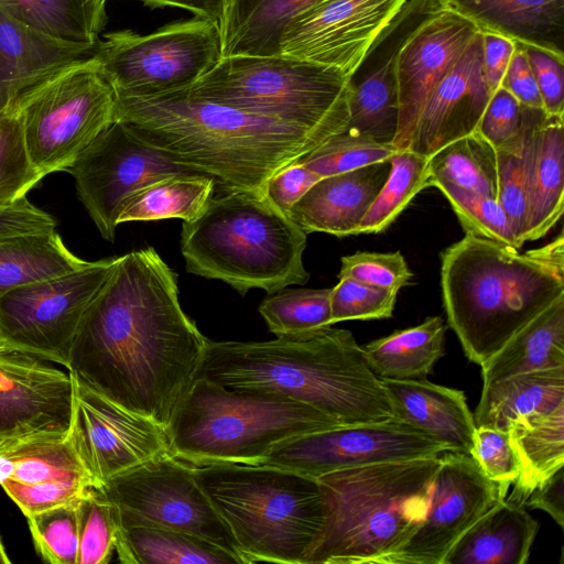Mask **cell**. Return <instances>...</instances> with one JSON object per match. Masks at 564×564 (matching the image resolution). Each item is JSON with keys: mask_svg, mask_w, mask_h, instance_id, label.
Instances as JSON below:
<instances>
[{"mask_svg": "<svg viewBox=\"0 0 564 564\" xmlns=\"http://www.w3.org/2000/svg\"><path fill=\"white\" fill-rule=\"evenodd\" d=\"M207 340L182 310L177 274L150 247L117 257L79 323L66 370L166 429Z\"/></svg>", "mask_w": 564, "mask_h": 564, "instance_id": "cell-1", "label": "cell"}, {"mask_svg": "<svg viewBox=\"0 0 564 564\" xmlns=\"http://www.w3.org/2000/svg\"><path fill=\"white\" fill-rule=\"evenodd\" d=\"M115 121L180 164L214 178L224 192L261 191L279 170L324 141L300 128L188 94H116Z\"/></svg>", "mask_w": 564, "mask_h": 564, "instance_id": "cell-2", "label": "cell"}, {"mask_svg": "<svg viewBox=\"0 0 564 564\" xmlns=\"http://www.w3.org/2000/svg\"><path fill=\"white\" fill-rule=\"evenodd\" d=\"M196 378L228 389L289 398L341 425L393 417L362 347L351 332L330 325L269 341L208 339Z\"/></svg>", "mask_w": 564, "mask_h": 564, "instance_id": "cell-3", "label": "cell"}, {"mask_svg": "<svg viewBox=\"0 0 564 564\" xmlns=\"http://www.w3.org/2000/svg\"><path fill=\"white\" fill-rule=\"evenodd\" d=\"M441 258L447 324L465 356L479 366L564 295L562 232L547 245L524 253L465 234Z\"/></svg>", "mask_w": 564, "mask_h": 564, "instance_id": "cell-4", "label": "cell"}, {"mask_svg": "<svg viewBox=\"0 0 564 564\" xmlns=\"http://www.w3.org/2000/svg\"><path fill=\"white\" fill-rule=\"evenodd\" d=\"M440 455L317 477L325 520L306 564H388L426 517Z\"/></svg>", "mask_w": 564, "mask_h": 564, "instance_id": "cell-5", "label": "cell"}, {"mask_svg": "<svg viewBox=\"0 0 564 564\" xmlns=\"http://www.w3.org/2000/svg\"><path fill=\"white\" fill-rule=\"evenodd\" d=\"M306 234L261 191H225L183 221L181 252L189 273L220 280L241 295L305 284Z\"/></svg>", "mask_w": 564, "mask_h": 564, "instance_id": "cell-6", "label": "cell"}, {"mask_svg": "<svg viewBox=\"0 0 564 564\" xmlns=\"http://www.w3.org/2000/svg\"><path fill=\"white\" fill-rule=\"evenodd\" d=\"M192 465L245 564H306L325 520L316 478L260 465Z\"/></svg>", "mask_w": 564, "mask_h": 564, "instance_id": "cell-7", "label": "cell"}, {"mask_svg": "<svg viewBox=\"0 0 564 564\" xmlns=\"http://www.w3.org/2000/svg\"><path fill=\"white\" fill-rule=\"evenodd\" d=\"M340 425L289 398L196 378L166 431L171 454L191 464L253 465L280 442Z\"/></svg>", "mask_w": 564, "mask_h": 564, "instance_id": "cell-8", "label": "cell"}, {"mask_svg": "<svg viewBox=\"0 0 564 564\" xmlns=\"http://www.w3.org/2000/svg\"><path fill=\"white\" fill-rule=\"evenodd\" d=\"M189 95L283 122L326 141L346 130L348 78L284 55H232L187 88Z\"/></svg>", "mask_w": 564, "mask_h": 564, "instance_id": "cell-9", "label": "cell"}, {"mask_svg": "<svg viewBox=\"0 0 564 564\" xmlns=\"http://www.w3.org/2000/svg\"><path fill=\"white\" fill-rule=\"evenodd\" d=\"M116 93L94 56L75 61L23 91L15 104L39 174L67 171L115 122Z\"/></svg>", "mask_w": 564, "mask_h": 564, "instance_id": "cell-10", "label": "cell"}, {"mask_svg": "<svg viewBox=\"0 0 564 564\" xmlns=\"http://www.w3.org/2000/svg\"><path fill=\"white\" fill-rule=\"evenodd\" d=\"M220 51L216 25L195 17L149 34L109 32L93 56L117 95L148 97L189 88L216 65Z\"/></svg>", "mask_w": 564, "mask_h": 564, "instance_id": "cell-11", "label": "cell"}, {"mask_svg": "<svg viewBox=\"0 0 564 564\" xmlns=\"http://www.w3.org/2000/svg\"><path fill=\"white\" fill-rule=\"evenodd\" d=\"M98 489L115 506L119 524H151L189 533L245 564L231 532L188 462L167 453L109 479Z\"/></svg>", "mask_w": 564, "mask_h": 564, "instance_id": "cell-12", "label": "cell"}, {"mask_svg": "<svg viewBox=\"0 0 564 564\" xmlns=\"http://www.w3.org/2000/svg\"><path fill=\"white\" fill-rule=\"evenodd\" d=\"M116 260L117 257L89 262L1 295L0 335L4 346L67 369L79 323Z\"/></svg>", "mask_w": 564, "mask_h": 564, "instance_id": "cell-13", "label": "cell"}, {"mask_svg": "<svg viewBox=\"0 0 564 564\" xmlns=\"http://www.w3.org/2000/svg\"><path fill=\"white\" fill-rule=\"evenodd\" d=\"M446 451L449 447L438 438L393 416L285 440L253 465L317 478L340 469L438 456Z\"/></svg>", "mask_w": 564, "mask_h": 564, "instance_id": "cell-14", "label": "cell"}, {"mask_svg": "<svg viewBox=\"0 0 564 564\" xmlns=\"http://www.w3.org/2000/svg\"><path fill=\"white\" fill-rule=\"evenodd\" d=\"M66 172L101 237L110 242L131 194L166 176L197 173L142 142L119 121L98 134Z\"/></svg>", "mask_w": 564, "mask_h": 564, "instance_id": "cell-15", "label": "cell"}, {"mask_svg": "<svg viewBox=\"0 0 564 564\" xmlns=\"http://www.w3.org/2000/svg\"><path fill=\"white\" fill-rule=\"evenodd\" d=\"M73 379L68 437L95 488L148 460L171 453L167 431Z\"/></svg>", "mask_w": 564, "mask_h": 564, "instance_id": "cell-16", "label": "cell"}, {"mask_svg": "<svg viewBox=\"0 0 564 564\" xmlns=\"http://www.w3.org/2000/svg\"><path fill=\"white\" fill-rule=\"evenodd\" d=\"M406 0H317L280 37V54L333 68L348 79Z\"/></svg>", "mask_w": 564, "mask_h": 564, "instance_id": "cell-17", "label": "cell"}, {"mask_svg": "<svg viewBox=\"0 0 564 564\" xmlns=\"http://www.w3.org/2000/svg\"><path fill=\"white\" fill-rule=\"evenodd\" d=\"M502 498L470 454L440 455L425 519L388 564H443L462 535Z\"/></svg>", "mask_w": 564, "mask_h": 564, "instance_id": "cell-18", "label": "cell"}, {"mask_svg": "<svg viewBox=\"0 0 564 564\" xmlns=\"http://www.w3.org/2000/svg\"><path fill=\"white\" fill-rule=\"evenodd\" d=\"M73 379L55 364L30 352L0 348V436L15 443L67 436Z\"/></svg>", "mask_w": 564, "mask_h": 564, "instance_id": "cell-19", "label": "cell"}, {"mask_svg": "<svg viewBox=\"0 0 564 564\" xmlns=\"http://www.w3.org/2000/svg\"><path fill=\"white\" fill-rule=\"evenodd\" d=\"M442 0H406L383 29L348 79L346 131L392 144L398 131L395 68L399 51Z\"/></svg>", "mask_w": 564, "mask_h": 564, "instance_id": "cell-20", "label": "cell"}, {"mask_svg": "<svg viewBox=\"0 0 564 564\" xmlns=\"http://www.w3.org/2000/svg\"><path fill=\"white\" fill-rule=\"evenodd\" d=\"M479 31L443 3L403 43L395 68L399 122L392 144L398 150L409 149L426 99Z\"/></svg>", "mask_w": 564, "mask_h": 564, "instance_id": "cell-21", "label": "cell"}, {"mask_svg": "<svg viewBox=\"0 0 564 564\" xmlns=\"http://www.w3.org/2000/svg\"><path fill=\"white\" fill-rule=\"evenodd\" d=\"M0 486L25 518L72 503L94 487L68 435L25 440L2 448Z\"/></svg>", "mask_w": 564, "mask_h": 564, "instance_id": "cell-22", "label": "cell"}, {"mask_svg": "<svg viewBox=\"0 0 564 564\" xmlns=\"http://www.w3.org/2000/svg\"><path fill=\"white\" fill-rule=\"evenodd\" d=\"M490 97L482 72L479 31L426 99L409 150L430 158L448 143L473 133Z\"/></svg>", "mask_w": 564, "mask_h": 564, "instance_id": "cell-23", "label": "cell"}, {"mask_svg": "<svg viewBox=\"0 0 564 564\" xmlns=\"http://www.w3.org/2000/svg\"><path fill=\"white\" fill-rule=\"evenodd\" d=\"M391 171V160L318 180L291 208L289 217L307 235H356Z\"/></svg>", "mask_w": 564, "mask_h": 564, "instance_id": "cell-24", "label": "cell"}, {"mask_svg": "<svg viewBox=\"0 0 564 564\" xmlns=\"http://www.w3.org/2000/svg\"><path fill=\"white\" fill-rule=\"evenodd\" d=\"M97 44L52 37L0 6V97L6 110L15 109L19 96L52 73L93 56Z\"/></svg>", "mask_w": 564, "mask_h": 564, "instance_id": "cell-25", "label": "cell"}, {"mask_svg": "<svg viewBox=\"0 0 564 564\" xmlns=\"http://www.w3.org/2000/svg\"><path fill=\"white\" fill-rule=\"evenodd\" d=\"M379 379L394 417L438 438L452 452L471 454L476 424L464 391L426 379Z\"/></svg>", "mask_w": 564, "mask_h": 564, "instance_id": "cell-26", "label": "cell"}, {"mask_svg": "<svg viewBox=\"0 0 564 564\" xmlns=\"http://www.w3.org/2000/svg\"><path fill=\"white\" fill-rule=\"evenodd\" d=\"M529 225L527 241L544 237L564 207V115L544 112L527 144Z\"/></svg>", "mask_w": 564, "mask_h": 564, "instance_id": "cell-27", "label": "cell"}, {"mask_svg": "<svg viewBox=\"0 0 564 564\" xmlns=\"http://www.w3.org/2000/svg\"><path fill=\"white\" fill-rule=\"evenodd\" d=\"M480 31L495 32L564 58V0H442Z\"/></svg>", "mask_w": 564, "mask_h": 564, "instance_id": "cell-28", "label": "cell"}, {"mask_svg": "<svg viewBox=\"0 0 564 564\" xmlns=\"http://www.w3.org/2000/svg\"><path fill=\"white\" fill-rule=\"evenodd\" d=\"M539 522L525 507L498 499L454 544L443 564H525Z\"/></svg>", "mask_w": 564, "mask_h": 564, "instance_id": "cell-29", "label": "cell"}, {"mask_svg": "<svg viewBox=\"0 0 564 564\" xmlns=\"http://www.w3.org/2000/svg\"><path fill=\"white\" fill-rule=\"evenodd\" d=\"M564 403V367L514 375L482 386L476 426L507 430L514 421L544 414Z\"/></svg>", "mask_w": 564, "mask_h": 564, "instance_id": "cell-30", "label": "cell"}, {"mask_svg": "<svg viewBox=\"0 0 564 564\" xmlns=\"http://www.w3.org/2000/svg\"><path fill=\"white\" fill-rule=\"evenodd\" d=\"M560 367H564V295L480 365L482 386L523 372Z\"/></svg>", "mask_w": 564, "mask_h": 564, "instance_id": "cell-31", "label": "cell"}, {"mask_svg": "<svg viewBox=\"0 0 564 564\" xmlns=\"http://www.w3.org/2000/svg\"><path fill=\"white\" fill-rule=\"evenodd\" d=\"M520 473L508 500L519 505L564 466V403L551 412L521 417L507 429Z\"/></svg>", "mask_w": 564, "mask_h": 564, "instance_id": "cell-32", "label": "cell"}, {"mask_svg": "<svg viewBox=\"0 0 564 564\" xmlns=\"http://www.w3.org/2000/svg\"><path fill=\"white\" fill-rule=\"evenodd\" d=\"M446 324L441 316L375 339L362 347L364 357L379 378L425 379L444 355Z\"/></svg>", "mask_w": 564, "mask_h": 564, "instance_id": "cell-33", "label": "cell"}, {"mask_svg": "<svg viewBox=\"0 0 564 564\" xmlns=\"http://www.w3.org/2000/svg\"><path fill=\"white\" fill-rule=\"evenodd\" d=\"M317 0H230L221 32L220 57L279 55L286 23Z\"/></svg>", "mask_w": 564, "mask_h": 564, "instance_id": "cell-34", "label": "cell"}, {"mask_svg": "<svg viewBox=\"0 0 564 564\" xmlns=\"http://www.w3.org/2000/svg\"><path fill=\"white\" fill-rule=\"evenodd\" d=\"M115 552L123 564H240L204 539L151 524L118 523Z\"/></svg>", "mask_w": 564, "mask_h": 564, "instance_id": "cell-35", "label": "cell"}, {"mask_svg": "<svg viewBox=\"0 0 564 564\" xmlns=\"http://www.w3.org/2000/svg\"><path fill=\"white\" fill-rule=\"evenodd\" d=\"M89 261L73 254L54 230L0 239V296L22 285L65 274Z\"/></svg>", "mask_w": 564, "mask_h": 564, "instance_id": "cell-36", "label": "cell"}, {"mask_svg": "<svg viewBox=\"0 0 564 564\" xmlns=\"http://www.w3.org/2000/svg\"><path fill=\"white\" fill-rule=\"evenodd\" d=\"M215 186L213 177L200 173L166 176L131 194L122 206L118 223L167 218L192 221L205 210Z\"/></svg>", "mask_w": 564, "mask_h": 564, "instance_id": "cell-37", "label": "cell"}, {"mask_svg": "<svg viewBox=\"0 0 564 564\" xmlns=\"http://www.w3.org/2000/svg\"><path fill=\"white\" fill-rule=\"evenodd\" d=\"M429 166V186L438 182L449 183L497 199V153L477 131L440 149L430 156Z\"/></svg>", "mask_w": 564, "mask_h": 564, "instance_id": "cell-38", "label": "cell"}, {"mask_svg": "<svg viewBox=\"0 0 564 564\" xmlns=\"http://www.w3.org/2000/svg\"><path fill=\"white\" fill-rule=\"evenodd\" d=\"M13 18L52 37L76 43H98L105 24L85 0H0Z\"/></svg>", "mask_w": 564, "mask_h": 564, "instance_id": "cell-39", "label": "cell"}, {"mask_svg": "<svg viewBox=\"0 0 564 564\" xmlns=\"http://www.w3.org/2000/svg\"><path fill=\"white\" fill-rule=\"evenodd\" d=\"M390 174L361 220L356 235L386 230L430 182V158L403 150L391 159Z\"/></svg>", "mask_w": 564, "mask_h": 564, "instance_id": "cell-40", "label": "cell"}, {"mask_svg": "<svg viewBox=\"0 0 564 564\" xmlns=\"http://www.w3.org/2000/svg\"><path fill=\"white\" fill-rule=\"evenodd\" d=\"M543 108L523 106L522 128L516 140L496 150L497 199L505 209L514 236L524 245L529 225L527 144Z\"/></svg>", "mask_w": 564, "mask_h": 564, "instance_id": "cell-41", "label": "cell"}, {"mask_svg": "<svg viewBox=\"0 0 564 564\" xmlns=\"http://www.w3.org/2000/svg\"><path fill=\"white\" fill-rule=\"evenodd\" d=\"M330 292L327 289H282L269 294L259 313L276 336L332 326Z\"/></svg>", "mask_w": 564, "mask_h": 564, "instance_id": "cell-42", "label": "cell"}, {"mask_svg": "<svg viewBox=\"0 0 564 564\" xmlns=\"http://www.w3.org/2000/svg\"><path fill=\"white\" fill-rule=\"evenodd\" d=\"M75 505L78 532L76 564H107L116 551L118 521L115 506L95 487L86 490Z\"/></svg>", "mask_w": 564, "mask_h": 564, "instance_id": "cell-43", "label": "cell"}, {"mask_svg": "<svg viewBox=\"0 0 564 564\" xmlns=\"http://www.w3.org/2000/svg\"><path fill=\"white\" fill-rule=\"evenodd\" d=\"M43 177L34 169L17 109L0 112V206L26 197Z\"/></svg>", "mask_w": 564, "mask_h": 564, "instance_id": "cell-44", "label": "cell"}, {"mask_svg": "<svg viewBox=\"0 0 564 564\" xmlns=\"http://www.w3.org/2000/svg\"><path fill=\"white\" fill-rule=\"evenodd\" d=\"M400 152L393 144L343 131L297 160L322 177L352 171L391 159Z\"/></svg>", "mask_w": 564, "mask_h": 564, "instance_id": "cell-45", "label": "cell"}, {"mask_svg": "<svg viewBox=\"0 0 564 564\" xmlns=\"http://www.w3.org/2000/svg\"><path fill=\"white\" fill-rule=\"evenodd\" d=\"M447 198L465 234L520 249L523 243L514 236L509 218L498 199L486 197L449 183H434Z\"/></svg>", "mask_w": 564, "mask_h": 564, "instance_id": "cell-46", "label": "cell"}, {"mask_svg": "<svg viewBox=\"0 0 564 564\" xmlns=\"http://www.w3.org/2000/svg\"><path fill=\"white\" fill-rule=\"evenodd\" d=\"M76 501L26 518L34 549L50 564H76Z\"/></svg>", "mask_w": 564, "mask_h": 564, "instance_id": "cell-47", "label": "cell"}, {"mask_svg": "<svg viewBox=\"0 0 564 564\" xmlns=\"http://www.w3.org/2000/svg\"><path fill=\"white\" fill-rule=\"evenodd\" d=\"M398 292L350 278H339L330 292L332 325L344 321L391 317Z\"/></svg>", "mask_w": 564, "mask_h": 564, "instance_id": "cell-48", "label": "cell"}, {"mask_svg": "<svg viewBox=\"0 0 564 564\" xmlns=\"http://www.w3.org/2000/svg\"><path fill=\"white\" fill-rule=\"evenodd\" d=\"M473 458L485 476L499 487L506 498L511 484L520 473V466L507 430L476 426Z\"/></svg>", "mask_w": 564, "mask_h": 564, "instance_id": "cell-49", "label": "cell"}, {"mask_svg": "<svg viewBox=\"0 0 564 564\" xmlns=\"http://www.w3.org/2000/svg\"><path fill=\"white\" fill-rule=\"evenodd\" d=\"M338 278H350L369 285L399 291L411 281L413 273L400 251H358L341 258Z\"/></svg>", "mask_w": 564, "mask_h": 564, "instance_id": "cell-50", "label": "cell"}, {"mask_svg": "<svg viewBox=\"0 0 564 564\" xmlns=\"http://www.w3.org/2000/svg\"><path fill=\"white\" fill-rule=\"evenodd\" d=\"M522 116L523 106L500 85L491 94L476 131L497 150L520 134Z\"/></svg>", "mask_w": 564, "mask_h": 564, "instance_id": "cell-51", "label": "cell"}, {"mask_svg": "<svg viewBox=\"0 0 564 564\" xmlns=\"http://www.w3.org/2000/svg\"><path fill=\"white\" fill-rule=\"evenodd\" d=\"M549 115H564V58L533 45L522 44Z\"/></svg>", "mask_w": 564, "mask_h": 564, "instance_id": "cell-52", "label": "cell"}, {"mask_svg": "<svg viewBox=\"0 0 564 564\" xmlns=\"http://www.w3.org/2000/svg\"><path fill=\"white\" fill-rule=\"evenodd\" d=\"M322 176L295 161L275 172L264 184L263 194L279 210L289 216L293 205Z\"/></svg>", "mask_w": 564, "mask_h": 564, "instance_id": "cell-53", "label": "cell"}, {"mask_svg": "<svg viewBox=\"0 0 564 564\" xmlns=\"http://www.w3.org/2000/svg\"><path fill=\"white\" fill-rule=\"evenodd\" d=\"M55 219L31 204L26 197L10 206H0V239L14 235L54 230Z\"/></svg>", "mask_w": 564, "mask_h": 564, "instance_id": "cell-54", "label": "cell"}, {"mask_svg": "<svg viewBox=\"0 0 564 564\" xmlns=\"http://www.w3.org/2000/svg\"><path fill=\"white\" fill-rule=\"evenodd\" d=\"M501 86L511 93L522 106L543 108L534 74L524 48L519 42L516 44Z\"/></svg>", "mask_w": 564, "mask_h": 564, "instance_id": "cell-55", "label": "cell"}, {"mask_svg": "<svg viewBox=\"0 0 564 564\" xmlns=\"http://www.w3.org/2000/svg\"><path fill=\"white\" fill-rule=\"evenodd\" d=\"M480 32L482 72L492 94L501 85L517 42L495 32Z\"/></svg>", "mask_w": 564, "mask_h": 564, "instance_id": "cell-56", "label": "cell"}, {"mask_svg": "<svg viewBox=\"0 0 564 564\" xmlns=\"http://www.w3.org/2000/svg\"><path fill=\"white\" fill-rule=\"evenodd\" d=\"M523 506L545 511L561 528H563L564 466L558 468L541 486L534 489L527 498Z\"/></svg>", "mask_w": 564, "mask_h": 564, "instance_id": "cell-57", "label": "cell"}, {"mask_svg": "<svg viewBox=\"0 0 564 564\" xmlns=\"http://www.w3.org/2000/svg\"><path fill=\"white\" fill-rule=\"evenodd\" d=\"M150 8L172 7L192 12L216 25L220 36L230 0H139Z\"/></svg>", "mask_w": 564, "mask_h": 564, "instance_id": "cell-58", "label": "cell"}, {"mask_svg": "<svg viewBox=\"0 0 564 564\" xmlns=\"http://www.w3.org/2000/svg\"><path fill=\"white\" fill-rule=\"evenodd\" d=\"M86 3L90 7V9L94 11L97 19L106 24L107 15H106V1L107 0H85Z\"/></svg>", "mask_w": 564, "mask_h": 564, "instance_id": "cell-59", "label": "cell"}, {"mask_svg": "<svg viewBox=\"0 0 564 564\" xmlns=\"http://www.w3.org/2000/svg\"><path fill=\"white\" fill-rule=\"evenodd\" d=\"M11 563V560L6 551V547L3 545V542L0 538V564H9Z\"/></svg>", "mask_w": 564, "mask_h": 564, "instance_id": "cell-60", "label": "cell"}, {"mask_svg": "<svg viewBox=\"0 0 564 564\" xmlns=\"http://www.w3.org/2000/svg\"><path fill=\"white\" fill-rule=\"evenodd\" d=\"M10 444H13V443H11V442H9V441H7V440H4L3 437L0 436V451L2 448L7 447Z\"/></svg>", "mask_w": 564, "mask_h": 564, "instance_id": "cell-61", "label": "cell"}, {"mask_svg": "<svg viewBox=\"0 0 564 564\" xmlns=\"http://www.w3.org/2000/svg\"><path fill=\"white\" fill-rule=\"evenodd\" d=\"M4 110H6V108H4L1 97H0V112L4 111Z\"/></svg>", "mask_w": 564, "mask_h": 564, "instance_id": "cell-62", "label": "cell"}, {"mask_svg": "<svg viewBox=\"0 0 564 564\" xmlns=\"http://www.w3.org/2000/svg\"><path fill=\"white\" fill-rule=\"evenodd\" d=\"M3 346H4V344H3V340H2L1 335H0V348L3 347Z\"/></svg>", "mask_w": 564, "mask_h": 564, "instance_id": "cell-63", "label": "cell"}]
</instances>
